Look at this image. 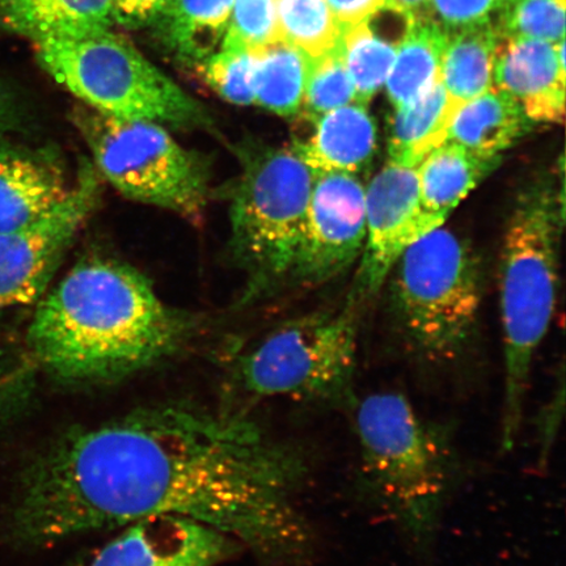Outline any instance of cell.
<instances>
[{"mask_svg":"<svg viewBox=\"0 0 566 566\" xmlns=\"http://www.w3.org/2000/svg\"><path fill=\"white\" fill-rule=\"evenodd\" d=\"M311 473L295 444L243 415L190 405L132 410L55 438L27 471L17 533L48 546L153 515L223 531L261 560H313L316 534L294 495Z\"/></svg>","mask_w":566,"mask_h":566,"instance_id":"obj_1","label":"cell"},{"mask_svg":"<svg viewBox=\"0 0 566 566\" xmlns=\"http://www.w3.org/2000/svg\"><path fill=\"white\" fill-rule=\"evenodd\" d=\"M193 332L136 268L80 261L39 304L28 331L35 360L62 385L117 384L179 353Z\"/></svg>","mask_w":566,"mask_h":566,"instance_id":"obj_2","label":"cell"},{"mask_svg":"<svg viewBox=\"0 0 566 566\" xmlns=\"http://www.w3.org/2000/svg\"><path fill=\"white\" fill-rule=\"evenodd\" d=\"M350 412L364 491L417 556H431L443 513L462 479L454 430L417 412L399 391L367 395Z\"/></svg>","mask_w":566,"mask_h":566,"instance_id":"obj_3","label":"cell"},{"mask_svg":"<svg viewBox=\"0 0 566 566\" xmlns=\"http://www.w3.org/2000/svg\"><path fill=\"white\" fill-rule=\"evenodd\" d=\"M564 182L543 174L515 198L500 261V307L504 331L505 388L501 451L521 433L531 369L555 314L558 247L565 218Z\"/></svg>","mask_w":566,"mask_h":566,"instance_id":"obj_4","label":"cell"},{"mask_svg":"<svg viewBox=\"0 0 566 566\" xmlns=\"http://www.w3.org/2000/svg\"><path fill=\"white\" fill-rule=\"evenodd\" d=\"M388 275L401 350L429 374L455 371L475 338L481 302L470 244L441 226L408 245Z\"/></svg>","mask_w":566,"mask_h":566,"instance_id":"obj_5","label":"cell"},{"mask_svg":"<svg viewBox=\"0 0 566 566\" xmlns=\"http://www.w3.org/2000/svg\"><path fill=\"white\" fill-rule=\"evenodd\" d=\"M230 202L231 254L247 273L248 300L295 281L315 172L292 146L238 147Z\"/></svg>","mask_w":566,"mask_h":566,"instance_id":"obj_6","label":"cell"},{"mask_svg":"<svg viewBox=\"0 0 566 566\" xmlns=\"http://www.w3.org/2000/svg\"><path fill=\"white\" fill-rule=\"evenodd\" d=\"M42 67L92 111L130 122L210 127L193 97L109 31L35 42Z\"/></svg>","mask_w":566,"mask_h":566,"instance_id":"obj_7","label":"cell"},{"mask_svg":"<svg viewBox=\"0 0 566 566\" xmlns=\"http://www.w3.org/2000/svg\"><path fill=\"white\" fill-rule=\"evenodd\" d=\"M357 316L352 307L290 318L243 354L240 387L253 398H286L318 409L352 410L357 401Z\"/></svg>","mask_w":566,"mask_h":566,"instance_id":"obj_8","label":"cell"},{"mask_svg":"<svg viewBox=\"0 0 566 566\" xmlns=\"http://www.w3.org/2000/svg\"><path fill=\"white\" fill-rule=\"evenodd\" d=\"M74 122L98 176L132 201L200 221L208 207L207 159L181 146L163 125L82 111Z\"/></svg>","mask_w":566,"mask_h":566,"instance_id":"obj_9","label":"cell"},{"mask_svg":"<svg viewBox=\"0 0 566 566\" xmlns=\"http://www.w3.org/2000/svg\"><path fill=\"white\" fill-rule=\"evenodd\" d=\"M101 196V176L82 159L65 200L23 228L0 232V310L41 298Z\"/></svg>","mask_w":566,"mask_h":566,"instance_id":"obj_10","label":"cell"},{"mask_svg":"<svg viewBox=\"0 0 566 566\" xmlns=\"http://www.w3.org/2000/svg\"><path fill=\"white\" fill-rule=\"evenodd\" d=\"M366 189L360 177L315 172L295 281L323 283L348 269L364 251Z\"/></svg>","mask_w":566,"mask_h":566,"instance_id":"obj_11","label":"cell"},{"mask_svg":"<svg viewBox=\"0 0 566 566\" xmlns=\"http://www.w3.org/2000/svg\"><path fill=\"white\" fill-rule=\"evenodd\" d=\"M441 226L422 208L417 167L387 160L366 189L360 287L377 292L402 251Z\"/></svg>","mask_w":566,"mask_h":566,"instance_id":"obj_12","label":"cell"},{"mask_svg":"<svg viewBox=\"0 0 566 566\" xmlns=\"http://www.w3.org/2000/svg\"><path fill=\"white\" fill-rule=\"evenodd\" d=\"M123 528L77 566H217L243 548L223 531L181 515L146 516Z\"/></svg>","mask_w":566,"mask_h":566,"instance_id":"obj_13","label":"cell"},{"mask_svg":"<svg viewBox=\"0 0 566 566\" xmlns=\"http://www.w3.org/2000/svg\"><path fill=\"white\" fill-rule=\"evenodd\" d=\"M565 83V40L552 44L500 35L493 86L507 92L531 123H564Z\"/></svg>","mask_w":566,"mask_h":566,"instance_id":"obj_14","label":"cell"},{"mask_svg":"<svg viewBox=\"0 0 566 566\" xmlns=\"http://www.w3.org/2000/svg\"><path fill=\"white\" fill-rule=\"evenodd\" d=\"M65 169L53 154L0 146V232L45 216L70 193Z\"/></svg>","mask_w":566,"mask_h":566,"instance_id":"obj_15","label":"cell"},{"mask_svg":"<svg viewBox=\"0 0 566 566\" xmlns=\"http://www.w3.org/2000/svg\"><path fill=\"white\" fill-rule=\"evenodd\" d=\"M313 122L314 133L293 145L314 172L359 176L369 169L378 148V129L366 105H344Z\"/></svg>","mask_w":566,"mask_h":566,"instance_id":"obj_16","label":"cell"},{"mask_svg":"<svg viewBox=\"0 0 566 566\" xmlns=\"http://www.w3.org/2000/svg\"><path fill=\"white\" fill-rule=\"evenodd\" d=\"M531 123L521 105L495 86L457 106L446 140L479 157L504 158V153L525 137Z\"/></svg>","mask_w":566,"mask_h":566,"instance_id":"obj_17","label":"cell"},{"mask_svg":"<svg viewBox=\"0 0 566 566\" xmlns=\"http://www.w3.org/2000/svg\"><path fill=\"white\" fill-rule=\"evenodd\" d=\"M112 0H0V30L35 42L108 31Z\"/></svg>","mask_w":566,"mask_h":566,"instance_id":"obj_18","label":"cell"},{"mask_svg":"<svg viewBox=\"0 0 566 566\" xmlns=\"http://www.w3.org/2000/svg\"><path fill=\"white\" fill-rule=\"evenodd\" d=\"M444 140L417 166L421 203L430 217L444 223L460 202L501 165Z\"/></svg>","mask_w":566,"mask_h":566,"instance_id":"obj_19","label":"cell"},{"mask_svg":"<svg viewBox=\"0 0 566 566\" xmlns=\"http://www.w3.org/2000/svg\"><path fill=\"white\" fill-rule=\"evenodd\" d=\"M449 32L433 18L407 21L385 84L394 109L415 102L441 80Z\"/></svg>","mask_w":566,"mask_h":566,"instance_id":"obj_20","label":"cell"},{"mask_svg":"<svg viewBox=\"0 0 566 566\" xmlns=\"http://www.w3.org/2000/svg\"><path fill=\"white\" fill-rule=\"evenodd\" d=\"M455 108L440 80L415 102L394 109L388 127V160L419 166L424 155L446 140Z\"/></svg>","mask_w":566,"mask_h":566,"instance_id":"obj_21","label":"cell"},{"mask_svg":"<svg viewBox=\"0 0 566 566\" xmlns=\"http://www.w3.org/2000/svg\"><path fill=\"white\" fill-rule=\"evenodd\" d=\"M499 38L493 20L449 32L441 82L457 106L472 101L493 86Z\"/></svg>","mask_w":566,"mask_h":566,"instance_id":"obj_22","label":"cell"},{"mask_svg":"<svg viewBox=\"0 0 566 566\" xmlns=\"http://www.w3.org/2000/svg\"><path fill=\"white\" fill-rule=\"evenodd\" d=\"M251 49L254 60V104L281 117L300 115L308 56L283 40Z\"/></svg>","mask_w":566,"mask_h":566,"instance_id":"obj_23","label":"cell"},{"mask_svg":"<svg viewBox=\"0 0 566 566\" xmlns=\"http://www.w3.org/2000/svg\"><path fill=\"white\" fill-rule=\"evenodd\" d=\"M233 0H172L158 19L168 44L184 59L202 62L224 39Z\"/></svg>","mask_w":566,"mask_h":566,"instance_id":"obj_24","label":"cell"},{"mask_svg":"<svg viewBox=\"0 0 566 566\" xmlns=\"http://www.w3.org/2000/svg\"><path fill=\"white\" fill-rule=\"evenodd\" d=\"M339 42L357 103L367 105L386 84L394 65L396 45L375 33L370 20L345 28Z\"/></svg>","mask_w":566,"mask_h":566,"instance_id":"obj_25","label":"cell"},{"mask_svg":"<svg viewBox=\"0 0 566 566\" xmlns=\"http://www.w3.org/2000/svg\"><path fill=\"white\" fill-rule=\"evenodd\" d=\"M280 39L308 56L322 55L342 40L343 28L327 0H275Z\"/></svg>","mask_w":566,"mask_h":566,"instance_id":"obj_26","label":"cell"},{"mask_svg":"<svg viewBox=\"0 0 566 566\" xmlns=\"http://www.w3.org/2000/svg\"><path fill=\"white\" fill-rule=\"evenodd\" d=\"M352 103H357L356 90L345 65L342 42H338L329 52L308 59L303 109L315 119Z\"/></svg>","mask_w":566,"mask_h":566,"instance_id":"obj_27","label":"cell"},{"mask_svg":"<svg viewBox=\"0 0 566 566\" xmlns=\"http://www.w3.org/2000/svg\"><path fill=\"white\" fill-rule=\"evenodd\" d=\"M565 3L566 0H504L495 30L504 38L557 44L565 40Z\"/></svg>","mask_w":566,"mask_h":566,"instance_id":"obj_28","label":"cell"},{"mask_svg":"<svg viewBox=\"0 0 566 566\" xmlns=\"http://www.w3.org/2000/svg\"><path fill=\"white\" fill-rule=\"evenodd\" d=\"M201 75L219 96L235 105L254 104V60L252 49L222 42L221 52L202 61Z\"/></svg>","mask_w":566,"mask_h":566,"instance_id":"obj_29","label":"cell"},{"mask_svg":"<svg viewBox=\"0 0 566 566\" xmlns=\"http://www.w3.org/2000/svg\"><path fill=\"white\" fill-rule=\"evenodd\" d=\"M280 40L275 0H233L222 42L256 48Z\"/></svg>","mask_w":566,"mask_h":566,"instance_id":"obj_30","label":"cell"},{"mask_svg":"<svg viewBox=\"0 0 566 566\" xmlns=\"http://www.w3.org/2000/svg\"><path fill=\"white\" fill-rule=\"evenodd\" d=\"M504 0H431L434 19L446 31L486 23L497 15Z\"/></svg>","mask_w":566,"mask_h":566,"instance_id":"obj_31","label":"cell"},{"mask_svg":"<svg viewBox=\"0 0 566 566\" xmlns=\"http://www.w3.org/2000/svg\"><path fill=\"white\" fill-rule=\"evenodd\" d=\"M564 408L565 388L562 377L560 385L554 389L551 398L544 402L535 417L537 464H539L542 470L547 469L552 451H554L557 434L560 431V424L564 419Z\"/></svg>","mask_w":566,"mask_h":566,"instance_id":"obj_32","label":"cell"},{"mask_svg":"<svg viewBox=\"0 0 566 566\" xmlns=\"http://www.w3.org/2000/svg\"><path fill=\"white\" fill-rule=\"evenodd\" d=\"M172 0H112L113 18L124 24L140 25L158 20Z\"/></svg>","mask_w":566,"mask_h":566,"instance_id":"obj_33","label":"cell"},{"mask_svg":"<svg viewBox=\"0 0 566 566\" xmlns=\"http://www.w3.org/2000/svg\"><path fill=\"white\" fill-rule=\"evenodd\" d=\"M329 9L343 30L371 20L386 10L387 0H327Z\"/></svg>","mask_w":566,"mask_h":566,"instance_id":"obj_34","label":"cell"},{"mask_svg":"<svg viewBox=\"0 0 566 566\" xmlns=\"http://www.w3.org/2000/svg\"><path fill=\"white\" fill-rule=\"evenodd\" d=\"M386 10L399 13L406 21L434 19L431 0H387Z\"/></svg>","mask_w":566,"mask_h":566,"instance_id":"obj_35","label":"cell"},{"mask_svg":"<svg viewBox=\"0 0 566 566\" xmlns=\"http://www.w3.org/2000/svg\"><path fill=\"white\" fill-rule=\"evenodd\" d=\"M19 104L7 84L0 81V133L12 129L19 122Z\"/></svg>","mask_w":566,"mask_h":566,"instance_id":"obj_36","label":"cell"}]
</instances>
